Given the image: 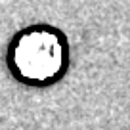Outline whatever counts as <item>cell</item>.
Returning a JSON list of instances; mask_svg holds the SVG:
<instances>
[{"mask_svg":"<svg viewBox=\"0 0 130 130\" xmlns=\"http://www.w3.org/2000/svg\"><path fill=\"white\" fill-rule=\"evenodd\" d=\"M61 44L48 31H32L17 40L13 48V63L25 78L48 80L61 67Z\"/></svg>","mask_w":130,"mask_h":130,"instance_id":"6da1fadb","label":"cell"}]
</instances>
